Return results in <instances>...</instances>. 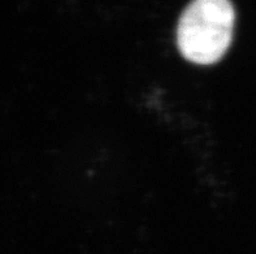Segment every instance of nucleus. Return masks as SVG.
Wrapping results in <instances>:
<instances>
[{
	"label": "nucleus",
	"mask_w": 256,
	"mask_h": 254,
	"mask_svg": "<svg viewBox=\"0 0 256 254\" xmlns=\"http://www.w3.org/2000/svg\"><path fill=\"white\" fill-rule=\"evenodd\" d=\"M236 9L228 0H196L180 18L177 42L180 51L196 64L218 61L233 39Z\"/></svg>",
	"instance_id": "obj_1"
}]
</instances>
